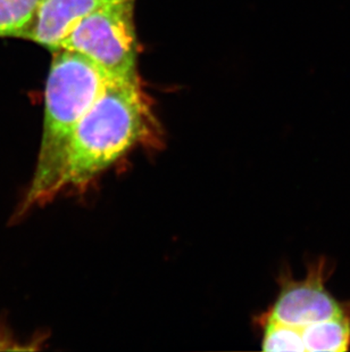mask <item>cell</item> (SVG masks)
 I'll list each match as a JSON object with an SVG mask.
<instances>
[{"instance_id":"obj_7","label":"cell","mask_w":350,"mask_h":352,"mask_svg":"<svg viewBox=\"0 0 350 352\" xmlns=\"http://www.w3.org/2000/svg\"><path fill=\"white\" fill-rule=\"evenodd\" d=\"M41 0H0V37H21Z\"/></svg>"},{"instance_id":"obj_1","label":"cell","mask_w":350,"mask_h":352,"mask_svg":"<svg viewBox=\"0 0 350 352\" xmlns=\"http://www.w3.org/2000/svg\"><path fill=\"white\" fill-rule=\"evenodd\" d=\"M159 143L162 129L140 81L112 80L73 130L60 193L86 190L128 154Z\"/></svg>"},{"instance_id":"obj_2","label":"cell","mask_w":350,"mask_h":352,"mask_svg":"<svg viewBox=\"0 0 350 352\" xmlns=\"http://www.w3.org/2000/svg\"><path fill=\"white\" fill-rule=\"evenodd\" d=\"M112 80L78 52H54L45 91L43 138L30 187L17 210L24 216L60 194L73 130Z\"/></svg>"},{"instance_id":"obj_4","label":"cell","mask_w":350,"mask_h":352,"mask_svg":"<svg viewBox=\"0 0 350 352\" xmlns=\"http://www.w3.org/2000/svg\"><path fill=\"white\" fill-rule=\"evenodd\" d=\"M331 272L322 256L311 263L304 279L283 280L278 299L266 318L304 329L348 311L349 305L339 302L325 286Z\"/></svg>"},{"instance_id":"obj_6","label":"cell","mask_w":350,"mask_h":352,"mask_svg":"<svg viewBox=\"0 0 350 352\" xmlns=\"http://www.w3.org/2000/svg\"><path fill=\"white\" fill-rule=\"evenodd\" d=\"M305 349L310 352H345L350 349V309L342 315L303 329Z\"/></svg>"},{"instance_id":"obj_8","label":"cell","mask_w":350,"mask_h":352,"mask_svg":"<svg viewBox=\"0 0 350 352\" xmlns=\"http://www.w3.org/2000/svg\"><path fill=\"white\" fill-rule=\"evenodd\" d=\"M261 349L264 351H306L303 329L265 318Z\"/></svg>"},{"instance_id":"obj_5","label":"cell","mask_w":350,"mask_h":352,"mask_svg":"<svg viewBox=\"0 0 350 352\" xmlns=\"http://www.w3.org/2000/svg\"><path fill=\"white\" fill-rule=\"evenodd\" d=\"M113 1L116 0H41L20 38L55 52L84 17Z\"/></svg>"},{"instance_id":"obj_3","label":"cell","mask_w":350,"mask_h":352,"mask_svg":"<svg viewBox=\"0 0 350 352\" xmlns=\"http://www.w3.org/2000/svg\"><path fill=\"white\" fill-rule=\"evenodd\" d=\"M135 0H116L84 17L60 50L82 54L110 80L140 81Z\"/></svg>"}]
</instances>
